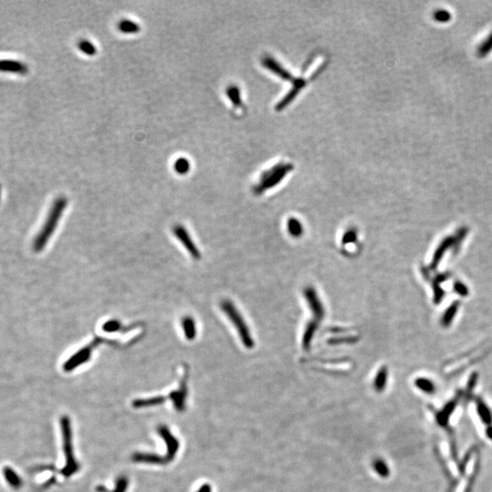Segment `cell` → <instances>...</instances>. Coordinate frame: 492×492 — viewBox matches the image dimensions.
Segmentation results:
<instances>
[{
	"instance_id": "cell-1",
	"label": "cell",
	"mask_w": 492,
	"mask_h": 492,
	"mask_svg": "<svg viewBox=\"0 0 492 492\" xmlns=\"http://www.w3.org/2000/svg\"><path fill=\"white\" fill-rule=\"evenodd\" d=\"M68 204V200L65 197L57 198L52 204V207L47 217L46 222L43 224L42 229L35 238L33 248L36 252H40L44 249L50 237L52 236L57 225L59 223L60 217L62 216Z\"/></svg>"
},
{
	"instance_id": "cell-2",
	"label": "cell",
	"mask_w": 492,
	"mask_h": 492,
	"mask_svg": "<svg viewBox=\"0 0 492 492\" xmlns=\"http://www.w3.org/2000/svg\"><path fill=\"white\" fill-rule=\"evenodd\" d=\"M221 309L229 318L232 324L234 326L243 346L248 349L254 348L255 340L250 332L249 328L245 320L243 319V315H241V313L234 305V303L231 302L229 300H223L221 302Z\"/></svg>"
},
{
	"instance_id": "cell-3",
	"label": "cell",
	"mask_w": 492,
	"mask_h": 492,
	"mask_svg": "<svg viewBox=\"0 0 492 492\" xmlns=\"http://www.w3.org/2000/svg\"><path fill=\"white\" fill-rule=\"evenodd\" d=\"M60 426L63 436V449L66 458V465L62 469L61 474L65 477H70L74 473L77 472L79 469V464L78 462H76L73 454L72 431L70 420L67 416L62 417L60 420Z\"/></svg>"
},
{
	"instance_id": "cell-4",
	"label": "cell",
	"mask_w": 492,
	"mask_h": 492,
	"mask_svg": "<svg viewBox=\"0 0 492 492\" xmlns=\"http://www.w3.org/2000/svg\"><path fill=\"white\" fill-rule=\"evenodd\" d=\"M292 169L293 168L290 164H281L273 167L268 171H263L261 174L260 180L258 181V184L254 187V192L257 195H260L271 188L276 187Z\"/></svg>"
},
{
	"instance_id": "cell-5",
	"label": "cell",
	"mask_w": 492,
	"mask_h": 492,
	"mask_svg": "<svg viewBox=\"0 0 492 492\" xmlns=\"http://www.w3.org/2000/svg\"><path fill=\"white\" fill-rule=\"evenodd\" d=\"M98 341H99V339L97 338L94 341L91 342V344H89L84 348H80L78 352H76L75 354L70 356V358H69L68 360L66 361L65 364L63 366V369L65 370L66 372H70L75 368H79L81 365L85 364L90 360L92 358L93 348H95L96 346H98Z\"/></svg>"
},
{
	"instance_id": "cell-6",
	"label": "cell",
	"mask_w": 492,
	"mask_h": 492,
	"mask_svg": "<svg viewBox=\"0 0 492 492\" xmlns=\"http://www.w3.org/2000/svg\"><path fill=\"white\" fill-rule=\"evenodd\" d=\"M304 295L308 305L309 309L314 315V320L321 322L326 315V309L323 305V303L316 290L312 286H307L304 290Z\"/></svg>"
},
{
	"instance_id": "cell-7",
	"label": "cell",
	"mask_w": 492,
	"mask_h": 492,
	"mask_svg": "<svg viewBox=\"0 0 492 492\" xmlns=\"http://www.w3.org/2000/svg\"><path fill=\"white\" fill-rule=\"evenodd\" d=\"M173 234L178 240L183 243L185 249L188 251V253L193 259L199 260L201 258V253L197 248L196 244L193 243L188 231L185 229L183 225L181 224L175 225L173 227Z\"/></svg>"
},
{
	"instance_id": "cell-8",
	"label": "cell",
	"mask_w": 492,
	"mask_h": 492,
	"mask_svg": "<svg viewBox=\"0 0 492 492\" xmlns=\"http://www.w3.org/2000/svg\"><path fill=\"white\" fill-rule=\"evenodd\" d=\"M158 431L160 435L164 438L166 444H167V455L165 457L166 463L171 461L174 458V456L177 453L179 448V442L178 440L171 435L169 428L166 426H160L158 428Z\"/></svg>"
},
{
	"instance_id": "cell-9",
	"label": "cell",
	"mask_w": 492,
	"mask_h": 492,
	"mask_svg": "<svg viewBox=\"0 0 492 492\" xmlns=\"http://www.w3.org/2000/svg\"><path fill=\"white\" fill-rule=\"evenodd\" d=\"M187 381H188V371H185L184 378L181 381L180 388L170 394L173 405L178 411H184L185 408V399L187 398Z\"/></svg>"
},
{
	"instance_id": "cell-10",
	"label": "cell",
	"mask_w": 492,
	"mask_h": 492,
	"mask_svg": "<svg viewBox=\"0 0 492 492\" xmlns=\"http://www.w3.org/2000/svg\"><path fill=\"white\" fill-rule=\"evenodd\" d=\"M0 71L26 75L29 71L28 66L14 59H0Z\"/></svg>"
},
{
	"instance_id": "cell-11",
	"label": "cell",
	"mask_w": 492,
	"mask_h": 492,
	"mask_svg": "<svg viewBox=\"0 0 492 492\" xmlns=\"http://www.w3.org/2000/svg\"><path fill=\"white\" fill-rule=\"evenodd\" d=\"M319 324H320V322L313 319L312 321L309 322L305 328V331L303 333L302 347L305 351H308L309 349L311 348L312 341L315 337L316 331L318 330Z\"/></svg>"
},
{
	"instance_id": "cell-12",
	"label": "cell",
	"mask_w": 492,
	"mask_h": 492,
	"mask_svg": "<svg viewBox=\"0 0 492 492\" xmlns=\"http://www.w3.org/2000/svg\"><path fill=\"white\" fill-rule=\"evenodd\" d=\"M3 476L7 480V484L14 490H20L22 488L23 479L12 468L5 467L3 469Z\"/></svg>"
},
{
	"instance_id": "cell-13",
	"label": "cell",
	"mask_w": 492,
	"mask_h": 492,
	"mask_svg": "<svg viewBox=\"0 0 492 492\" xmlns=\"http://www.w3.org/2000/svg\"><path fill=\"white\" fill-rule=\"evenodd\" d=\"M132 460L136 462H143L150 464H166L164 458H161L158 455L149 453H136L132 456Z\"/></svg>"
},
{
	"instance_id": "cell-14",
	"label": "cell",
	"mask_w": 492,
	"mask_h": 492,
	"mask_svg": "<svg viewBox=\"0 0 492 492\" xmlns=\"http://www.w3.org/2000/svg\"><path fill=\"white\" fill-rule=\"evenodd\" d=\"M286 229L289 235L293 238H300L304 234V226L302 223L294 217H291L287 220Z\"/></svg>"
},
{
	"instance_id": "cell-15",
	"label": "cell",
	"mask_w": 492,
	"mask_h": 492,
	"mask_svg": "<svg viewBox=\"0 0 492 492\" xmlns=\"http://www.w3.org/2000/svg\"><path fill=\"white\" fill-rule=\"evenodd\" d=\"M184 335L188 340H193L196 337V324L191 316H185L182 321Z\"/></svg>"
},
{
	"instance_id": "cell-16",
	"label": "cell",
	"mask_w": 492,
	"mask_h": 492,
	"mask_svg": "<svg viewBox=\"0 0 492 492\" xmlns=\"http://www.w3.org/2000/svg\"><path fill=\"white\" fill-rule=\"evenodd\" d=\"M136 326H131V327H125L118 320H109L103 324L102 330L107 333H117V332H128L131 329H133Z\"/></svg>"
},
{
	"instance_id": "cell-17",
	"label": "cell",
	"mask_w": 492,
	"mask_h": 492,
	"mask_svg": "<svg viewBox=\"0 0 492 492\" xmlns=\"http://www.w3.org/2000/svg\"><path fill=\"white\" fill-rule=\"evenodd\" d=\"M118 29L123 34H137L141 30V26L133 20H121L118 21Z\"/></svg>"
},
{
	"instance_id": "cell-18",
	"label": "cell",
	"mask_w": 492,
	"mask_h": 492,
	"mask_svg": "<svg viewBox=\"0 0 492 492\" xmlns=\"http://www.w3.org/2000/svg\"><path fill=\"white\" fill-rule=\"evenodd\" d=\"M166 399H167V398L163 397V396L153 397V398H147V399H138V400H134L132 402V406L134 407H136V408L152 407V406H156V405H161V404H163L164 402H165Z\"/></svg>"
},
{
	"instance_id": "cell-19",
	"label": "cell",
	"mask_w": 492,
	"mask_h": 492,
	"mask_svg": "<svg viewBox=\"0 0 492 492\" xmlns=\"http://www.w3.org/2000/svg\"><path fill=\"white\" fill-rule=\"evenodd\" d=\"M227 97L232 101L233 105L234 106L236 109L243 108V102L241 98V92L239 88L235 85H231L226 90Z\"/></svg>"
},
{
	"instance_id": "cell-20",
	"label": "cell",
	"mask_w": 492,
	"mask_h": 492,
	"mask_svg": "<svg viewBox=\"0 0 492 492\" xmlns=\"http://www.w3.org/2000/svg\"><path fill=\"white\" fill-rule=\"evenodd\" d=\"M387 381V369L386 367H382L378 370L377 374L375 375L374 380L375 389L378 392H381L382 390L385 389L386 384Z\"/></svg>"
},
{
	"instance_id": "cell-21",
	"label": "cell",
	"mask_w": 492,
	"mask_h": 492,
	"mask_svg": "<svg viewBox=\"0 0 492 492\" xmlns=\"http://www.w3.org/2000/svg\"><path fill=\"white\" fill-rule=\"evenodd\" d=\"M492 51V32L483 40L477 48V56L479 58H485Z\"/></svg>"
},
{
	"instance_id": "cell-22",
	"label": "cell",
	"mask_w": 492,
	"mask_h": 492,
	"mask_svg": "<svg viewBox=\"0 0 492 492\" xmlns=\"http://www.w3.org/2000/svg\"><path fill=\"white\" fill-rule=\"evenodd\" d=\"M78 47L79 50L87 56H95L97 54V47L90 40H79Z\"/></svg>"
},
{
	"instance_id": "cell-23",
	"label": "cell",
	"mask_w": 492,
	"mask_h": 492,
	"mask_svg": "<svg viewBox=\"0 0 492 492\" xmlns=\"http://www.w3.org/2000/svg\"><path fill=\"white\" fill-rule=\"evenodd\" d=\"M190 169V164L187 158H179L174 163V170L180 175L188 173Z\"/></svg>"
},
{
	"instance_id": "cell-24",
	"label": "cell",
	"mask_w": 492,
	"mask_h": 492,
	"mask_svg": "<svg viewBox=\"0 0 492 492\" xmlns=\"http://www.w3.org/2000/svg\"><path fill=\"white\" fill-rule=\"evenodd\" d=\"M415 384L418 388H420V390L424 391L425 393L431 394L435 391L433 383L426 378H418Z\"/></svg>"
},
{
	"instance_id": "cell-25",
	"label": "cell",
	"mask_w": 492,
	"mask_h": 492,
	"mask_svg": "<svg viewBox=\"0 0 492 492\" xmlns=\"http://www.w3.org/2000/svg\"><path fill=\"white\" fill-rule=\"evenodd\" d=\"M373 467H374L375 471H376V473L381 477L387 478V476L389 475V469L384 460L380 459L375 460Z\"/></svg>"
},
{
	"instance_id": "cell-26",
	"label": "cell",
	"mask_w": 492,
	"mask_h": 492,
	"mask_svg": "<svg viewBox=\"0 0 492 492\" xmlns=\"http://www.w3.org/2000/svg\"><path fill=\"white\" fill-rule=\"evenodd\" d=\"M433 19L439 23H447L451 20L452 16L446 9H438L433 13Z\"/></svg>"
},
{
	"instance_id": "cell-27",
	"label": "cell",
	"mask_w": 492,
	"mask_h": 492,
	"mask_svg": "<svg viewBox=\"0 0 492 492\" xmlns=\"http://www.w3.org/2000/svg\"><path fill=\"white\" fill-rule=\"evenodd\" d=\"M357 241V231L354 228H350L347 232H345L344 235L342 237V244L348 245L352 244Z\"/></svg>"
},
{
	"instance_id": "cell-28",
	"label": "cell",
	"mask_w": 492,
	"mask_h": 492,
	"mask_svg": "<svg viewBox=\"0 0 492 492\" xmlns=\"http://www.w3.org/2000/svg\"><path fill=\"white\" fill-rule=\"evenodd\" d=\"M478 411H479L480 419L483 420V422L486 424H491L492 421V414L490 412L489 408L484 405L482 402H479L478 405Z\"/></svg>"
},
{
	"instance_id": "cell-29",
	"label": "cell",
	"mask_w": 492,
	"mask_h": 492,
	"mask_svg": "<svg viewBox=\"0 0 492 492\" xmlns=\"http://www.w3.org/2000/svg\"><path fill=\"white\" fill-rule=\"evenodd\" d=\"M453 408H454V403H451L449 405L446 406V408L444 409L443 412H441L439 416V422L440 424H442V425H445L446 424V420L448 419L449 415L453 411Z\"/></svg>"
},
{
	"instance_id": "cell-30",
	"label": "cell",
	"mask_w": 492,
	"mask_h": 492,
	"mask_svg": "<svg viewBox=\"0 0 492 492\" xmlns=\"http://www.w3.org/2000/svg\"><path fill=\"white\" fill-rule=\"evenodd\" d=\"M128 487V479L125 477L118 478L116 483V488L112 492H125Z\"/></svg>"
},
{
	"instance_id": "cell-31",
	"label": "cell",
	"mask_w": 492,
	"mask_h": 492,
	"mask_svg": "<svg viewBox=\"0 0 492 492\" xmlns=\"http://www.w3.org/2000/svg\"><path fill=\"white\" fill-rule=\"evenodd\" d=\"M457 309H458L457 305H453L452 306L446 311V315H444V318H443L444 325H448L451 322L454 315H455V313L457 312Z\"/></svg>"
},
{
	"instance_id": "cell-32",
	"label": "cell",
	"mask_w": 492,
	"mask_h": 492,
	"mask_svg": "<svg viewBox=\"0 0 492 492\" xmlns=\"http://www.w3.org/2000/svg\"><path fill=\"white\" fill-rule=\"evenodd\" d=\"M455 290L459 293V295H466L468 294V289L463 283H456L455 284Z\"/></svg>"
},
{
	"instance_id": "cell-33",
	"label": "cell",
	"mask_w": 492,
	"mask_h": 492,
	"mask_svg": "<svg viewBox=\"0 0 492 492\" xmlns=\"http://www.w3.org/2000/svg\"><path fill=\"white\" fill-rule=\"evenodd\" d=\"M198 492H211V486L208 485V484H204V485L202 486L200 488V490L198 491Z\"/></svg>"
},
{
	"instance_id": "cell-34",
	"label": "cell",
	"mask_w": 492,
	"mask_h": 492,
	"mask_svg": "<svg viewBox=\"0 0 492 492\" xmlns=\"http://www.w3.org/2000/svg\"><path fill=\"white\" fill-rule=\"evenodd\" d=\"M487 435L488 437L492 440V426H490L488 429H487Z\"/></svg>"
},
{
	"instance_id": "cell-35",
	"label": "cell",
	"mask_w": 492,
	"mask_h": 492,
	"mask_svg": "<svg viewBox=\"0 0 492 492\" xmlns=\"http://www.w3.org/2000/svg\"><path fill=\"white\" fill-rule=\"evenodd\" d=\"M0 196H1V185H0Z\"/></svg>"
}]
</instances>
